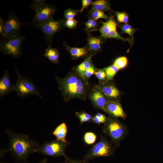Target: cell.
I'll return each mask as SVG.
<instances>
[{
  "label": "cell",
  "mask_w": 163,
  "mask_h": 163,
  "mask_svg": "<svg viewBox=\"0 0 163 163\" xmlns=\"http://www.w3.org/2000/svg\"><path fill=\"white\" fill-rule=\"evenodd\" d=\"M55 11L54 6L46 3L35 11V14L30 23L41 24L47 22L52 19Z\"/></svg>",
  "instance_id": "obj_9"
},
{
  "label": "cell",
  "mask_w": 163,
  "mask_h": 163,
  "mask_svg": "<svg viewBox=\"0 0 163 163\" xmlns=\"http://www.w3.org/2000/svg\"><path fill=\"white\" fill-rule=\"evenodd\" d=\"M25 37L20 35L3 39L0 43V50L5 55L18 58L22 54L21 44Z\"/></svg>",
  "instance_id": "obj_6"
},
{
  "label": "cell",
  "mask_w": 163,
  "mask_h": 163,
  "mask_svg": "<svg viewBox=\"0 0 163 163\" xmlns=\"http://www.w3.org/2000/svg\"><path fill=\"white\" fill-rule=\"evenodd\" d=\"M46 4V1L44 0H35L32 2L31 6L35 11Z\"/></svg>",
  "instance_id": "obj_33"
},
{
  "label": "cell",
  "mask_w": 163,
  "mask_h": 163,
  "mask_svg": "<svg viewBox=\"0 0 163 163\" xmlns=\"http://www.w3.org/2000/svg\"><path fill=\"white\" fill-rule=\"evenodd\" d=\"M63 45L73 59H76L85 56L88 53L85 46L82 48L72 47L69 46L65 42H63Z\"/></svg>",
  "instance_id": "obj_16"
},
{
  "label": "cell",
  "mask_w": 163,
  "mask_h": 163,
  "mask_svg": "<svg viewBox=\"0 0 163 163\" xmlns=\"http://www.w3.org/2000/svg\"><path fill=\"white\" fill-rule=\"evenodd\" d=\"M114 12L118 23H127L129 22L128 15L126 12L115 11Z\"/></svg>",
  "instance_id": "obj_27"
},
{
  "label": "cell",
  "mask_w": 163,
  "mask_h": 163,
  "mask_svg": "<svg viewBox=\"0 0 163 163\" xmlns=\"http://www.w3.org/2000/svg\"><path fill=\"white\" fill-rule=\"evenodd\" d=\"M89 12L90 18L95 20H97L99 18H104L108 20L110 18L109 16L106 15L103 11L96 10H90Z\"/></svg>",
  "instance_id": "obj_25"
},
{
  "label": "cell",
  "mask_w": 163,
  "mask_h": 163,
  "mask_svg": "<svg viewBox=\"0 0 163 163\" xmlns=\"http://www.w3.org/2000/svg\"><path fill=\"white\" fill-rule=\"evenodd\" d=\"M95 68L92 65L84 73V77L85 78H89L94 73Z\"/></svg>",
  "instance_id": "obj_36"
},
{
  "label": "cell",
  "mask_w": 163,
  "mask_h": 163,
  "mask_svg": "<svg viewBox=\"0 0 163 163\" xmlns=\"http://www.w3.org/2000/svg\"><path fill=\"white\" fill-rule=\"evenodd\" d=\"M21 23L16 16L10 13L5 21L3 32L2 36L3 39L19 35Z\"/></svg>",
  "instance_id": "obj_10"
},
{
  "label": "cell",
  "mask_w": 163,
  "mask_h": 163,
  "mask_svg": "<svg viewBox=\"0 0 163 163\" xmlns=\"http://www.w3.org/2000/svg\"><path fill=\"white\" fill-rule=\"evenodd\" d=\"M60 53L58 49L52 48L50 46L45 49L43 56L46 57L51 62L58 64Z\"/></svg>",
  "instance_id": "obj_19"
},
{
  "label": "cell",
  "mask_w": 163,
  "mask_h": 163,
  "mask_svg": "<svg viewBox=\"0 0 163 163\" xmlns=\"http://www.w3.org/2000/svg\"><path fill=\"white\" fill-rule=\"evenodd\" d=\"M59 88L66 102L75 98L83 97L86 91L85 79L78 74L71 73L64 78L56 77Z\"/></svg>",
  "instance_id": "obj_2"
},
{
  "label": "cell",
  "mask_w": 163,
  "mask_h": 163,
  "mask_svg": "<svg viewBox=\"0 0 163 163\" xmlns=\"http://www.w3.org/2000/svg\"><path fill=\"white\" fill-rule=\"evenodd\" d=\"M85 28L87 30L91 31L94 29L97 25L96 20L91 18H89L85 24Z\"/></svg>",
  "instance_id": "obj_31"
},
{
  "label": "cell",
  "mask_w": 163,
  "mask_h": 163,
  "mask_svg": "<svg viewBox=\"0 0 163 163\" xmlns=\"http://www.w3.org/2000/svg\"><path fill=\"white\" fill-rule=\"evenodd\" d=\"M47 159L46 158H44L41 161L37 163H47Z\"/></svg>",
  "instance_id": "obj_40"
},
{
  "label": "cell",
  "mask_w": 163,
  "mask_h": 163,
  "mask_svg": "<svg viewBox=\"0 0 163 163\" xmlns=\"http://www.w3.org/2000/svg\"><path fill=\"white\" fill-rule=\"evenodd\" d=\"M65 160L60 163H90L88 161L82 158L81 159H73L66 155L64 157Z\"/></svg>",
  "instance_id": "obj_32"
},
{
  "label": "cell",
  "mask_w": 163,
  "mask_h": 163,
  "mask_svg": "<svg viewBox=\"0 0 163 163\" xmlns=\"http://www.w3.org/2000/svg\"><path fill=\"white\" fill-rule=\"evenodd\" d=\"M14 91V85L10 80L9 72L6 70L0 80V97Z\"/></svg>",
  "instance_id": "obj_13"
},
{
  "label": "cell",
  "mask_w": 163,
  "mask_h": 163,
  "mask_svg": "<svg viewBox=\"0 0 163 163\" xmlns=\"http://www.w3.org/2000/svg\"><path fill=\"white\" fill-rule=\"evenodd\" d=\"M104 38L101 37H97L88 34L87 43L85 46L88 52L93 56L100 51L101 48Z\"/></svg>",
  "instance_id": "obj_12"
},
{
  "label": "cell",
  "mask_w": 163,
  "mask_h": 163,
  "mask_svg": "<svg viewBox=\"0 0 163 163\" xmlns=\"http://www.w3.org/2000/svg\"><path fill=\"white\" fill-rule=\"evenodd\" d=\"M102 26L99 29L101 37H102L105 38L107 35L111 31L116 30L117 24L112 18H110L106 22H102Z\"/></svg>",
  "instance_id": "obj_17"
},
{
  "label": "cell",
  "mask_w": 163,
  "mask_h": 163,
  "mask_svg": "<svg viewBox=\"0 0 163 163\" xmlns=\"http://www.w3.org/2000/svg\"><path fill=\"white\" fill-rule=\"evenodd\" d=\"M115 149L111 142L105 137L101 136L99 140L87 151L83 158L88 161L101 157L111 156Z\"/></svg>",
  "instance_id": "obj_4"
},
{
  "label": "cell",
  "mask_w": 163,
  "mask_h": 163,
  "mask_svg": "<svg viewBox=\"0 0 163 163\" xmlns=\"http://www.w3.org/2000/svg\"><path fill=\"white\" fill-rule=\"evenodd\" d=\"M77 23V21L73 19L67 20L64 22L63 25L69 29H73L76 28Z\"/></svg>",
  "instance_id": "obj_34"
},
{
  "label": "cell",
  "mask_w": 163,
  "mask_h": 163,
  "mask_svg": "<svg viewBox=\"0 0 163 163\" xmlns=\"http://www.w3.org/2000/svg\"><path fill=\"white\" fill-rule=\"evenodd\" d=\"M97 87L108 100H115L120 96L119 91L113 84L107 83Z\"/></svg>",
  "instance_id": "obj_15"
},
{
  "label": "cell",
  "mask_w": 163,
  "mask_h": 163,
  "mask_svg": "<svg viewBox=\"0 0 163 163\" xmlns=\"http://www.w3.org/2000/svg\"><path fill=\"white\" fill-rule=\"evenodd\" d=\"M5 131L9 140L7 150L11 153L13 159L16 163H29V156L37 152L40 146L39 143L26 135L8 129Z\"/></svg>",
  "instance_id": "obj_1"
},
{
  "label": "cell",
  "mask_w": 163,
  "mask_h": 163,
  "mask_svg": "<svg viewBox=\"0 0 163 163\" xmlns=\"http://www.w3.org/2000/svg\"><path fill=\"white\" fill-rule=\"evenodd\" d=\"M63 20H56L53 19L41 24H33L43 32L45 40L48 45L50 46L54 35L61 30L64 26Z\"/></svg>",
  "instance_id": "obj_8"
},
{
  "label": "cell",
  "mask_w": 163,
  "mask_h": 163,
  "mask_svg": "<svg viewBox=\"0 0 163 163\" xmlns=\"http://www.w3.org/2000/svg\"><path fill=\"white\" fill-rule=\"evenodd\" d=\"M67 132V127L66 123H62L58 126L53 132L52 134L58 140L66 142V137Z\"/></svg>",
  "instance_id": "obj_18"
},
{
  "label": "cell",
  "mask_w": 163,
  "mask_h": 163,
  "mask_svg": "<svg viewBox=\"0 0 163 163\" xmlns=\"http://www.w3.org/2000/svg\"><path fill=\"white\" fill-rule=\"evenodd\" d=\"M94 74L100 81H104L107 79L105 72L104 69H100L95 72Z\"/></svg>",
  "instance_id": "obj_35"
},
{
  "label": "cell",
  "mask_w": 163,
  "mask_h": 163,
  "mask_svg": "<svg viewBox=\"0 0 163 163\" xmlns=\"http://www.w3.org/2000/svg\"><path fill=\"white\" fill-rule=\"evenodd\" d=\"M5 21L2 20L1 18H0V34L1 35L3 34L5 24Z\"/></svg>",
  "instance_id": "obj_39"
},
{
  "label": "cell",
  "mask_w": 163,
  "mask_h": 163,
  "mask_svg": "<svg viewBox=\"0 0 163 163\" xmlns=\"http://www.w3.org/2000/svg\"><path fill=\"white\" fill-rule=\"evenodd\" d=\"M80 10L68 8L66 9L64 13V15L66 20L73 19Z\"/></svg>",
  "instance_id": "obj_30"
},
{
  "label": "cell",
  "mask_w": 163,
  "mask_h": 163,
  "mask_svg": "<svg viewBox=\"0 0 163 163\" xmlns=\"http://www.w3.org/2000/svg\"><path fill=\"white\" fill-rule=\"evenodd\" d=\"M90 96L94 107L102 110L108 100L97 87L93 89Z\"/></svg>",
  "instance_id": "obj_14"
},
{
  "label": "cell",
  "mask_w": 163,
  "mask_h": 163,
  "mask_svg": "<svg viewBox=\"0 0 163 163\" xmlns=\"http://www.w3.org/2000/svg\"><path fill=\"white\" fill-rule=\"evenodd\" d=\"M110 9V4L108 1L97 0L93 2L90 10H96L104 12L108 11Z\"/></svg>",
  "instance_id": "obj_20"
},
{
  "label": "cell",
  "mask_w": 163,
  "mask_h": 163,
  "mask_svg": "<svg viewBox=\"0 0 163 163\" xmlns=\"http://www.w3.org/2000/svg\"><path fill=\"white\" fill-rule=\"evenodd\" d=\"M103 131L109 137L115 146L118 147L127 134L128 130L126 126L117 118L111 116L107 118L104 123Z\"/></svg>",
  "instance_id": "obj_3"
},
{
  "label": "cell",
  "mask_w": 163,
  "mask_h": 163,
  "mask_svg": "<svg viewBox=\"0 0 163 163\" xmlns=\"http://www.w3.org/2000/svg\"><path fill=\"white\" fill-rule=\"evenodd\" d=\"M114 38L117 40H121L123 41H128L130 44V46H131L133 42V39L131 37L127 38H125L121 37L118 33L116 30L111 31L105 37V38Z\"/></svg>",
  "instance_id": "obj_24"
},
{
  "label": "cell",
  "mask_w": 163,
  "mask_h": 163,
  "mask_svg": "<svg viewBox=\"0 0 163 163\" xmlns=\"http://www.w3.org/2000/svg\"><path fill=\"white\" fill-rule=\"evenodd\" d=\"M118 27L121 30L120 34L123 33L128 34L133 40L134 34L136 30L133 27L128 23L121 24L119 25Z\"/></svg>",
  "instance_id": "obj_22"
},
{
  "label": "cell",
  "mask_w": 163,
  "mask_h": 163,
  "mask_svg": "<svg viewBox=\"0 0 163 163\" xmlns=\"http://www.w3.org/2000/svg\"><path fill=\"white\" fill-rule=\"evenodd\" d=\"M76 115L78 118L81 124L83 123L92 121V117L89 114L84 112H77Z\"/></svg>",
  "instance_id": "obj_26"
},
{
  "label": "cell",
  "mask_w": 163,
  "mask_h": 163,
  "mask_svg": "<svg viewBox=\"0 0 163 163\" xmlns=\"http://www.w3.org/2000/svg\"><path fill=\"white\" fill-rule=\"evenodd\" d=\"M127 59L124 56L119 57L114 61L113 65L119 69L124 68L127 65Z\"/></svg>",
  "instance_id": "obj_29"
},
{
  "label": "cell",
  "mask_w": 163,
  "mask_h": 163,
  "mask_svg": "<svg viewBox=\"0 0 163 163\" xmlns=\"http://www.w3.org/2000/svg\"><path fill=\"white\" fill-rule=\"evenodd\" d=\"M68 141L54 140L45 142L40 145L37 152L52 157L64 156L65 149L69 145Z\"/></svg>",
  "instance_id": "obj_7"
},
{
  "label": "cell",
  "mask_w": 163,
  "mask_h": 163,
  "mask_svg": "<svg viewBox=\"0 0 163 163\" xmlns=\"http://www.w3.org/2000/svg\"><path fill=\"white\" fill-rule=\"evenodd\" d=\"M82 7L80 10V13H81L86 8L90 5H92L93 2L91 0H82Z\"/></svg>",
  "instance_id": "obj_37"
},
{
  "label": "cell",
  "mask_w": 163,
  "mask_h": 163,
  "mask_svg": "<svg viewBox=\"0 0 163 163\" xmlns=\"http://www.w3.org/2000/svg\"><path fill=\"white\" fill-rule=\"evenodd\" d=\"M103 69L105 72L107 81L112 79L119 70L113 64L105 67Z\"/></svg>",
  "instance_id": "obj_23"
},
{
  "label": "cell",
  "mask_w": 163,
  "mask_h": 163,
  "mask_svg": "<svg viewBox=\"0 0 163 163\" xmlns=\"http://www.w3.org/2000/svg\"><path fill=\"white\" fill-rule=\"evenodd\" d=\"M15 71L17 79L14 85V91L21 97L35 95L40 98L43 97L36 85L29 79L20 74L16 68Z\"/></svg>",
  "instance_id": "obj_5"
},
{
  "label": "cell",
  "mask_w": 163,
  "mask_h": 163,
  "mask_svg": "<svg viewBox=\"0 0 163 163\" xmlns=\"http://www.w3.org/2000/svg\"><path fill=\"white\" fill-rule=\"evenodd\" d=\"M102 110L105 111L111 117H120L125 119L126 114L124 112L121 105L117 100H108Z\"/></svg>",
  "instance_id": "obj_11"
},
{
  "label": "cell",
  "mask_w": 163,
  "mask_h": 163,
  "mask_svg": "<svg viewBox=\"0 0 163 163\" xmlns=\"http://www.w3.org/2000/svg\"><path fill=\"white\" fill-rule=\"evenodd\" d=\"M96 138V136L94 133L88 132L85 134L84 136V140L86 144L91 145L95 142Z\"/></svg>",
  "instance_id": "obj_28"
},
{
  "label": "cell",
  "mask_w": 163,
  "mask_h": 163,
  "mask_svg": "<svg viewBox=\"0 0 163 163\" xmlns=\"http://www.w3.org/2000/svg\"><path fill=\"white\" fill-rule=\"evenodd\" d=\"M92 121L93 123L98 124L104 123V122L103 120L97 117L96 115L92 117Z\"/></svg>",
  "instance_id": "obj_38"
},
{
  "label": "cell",
  "mask_w": 163,
  "mask_h": 163,
  "mask_svg": "<svg viewBox=\"0 0 163 163\" xmlns=\"http://www.w3.org/2000/svg\"><path fill=\"white\" fill-rule=\"evenodd\" d=\"M92 56L90 55L87 57L82 63L79 65L76 68V70L77 73L84 79H85L84 77V72L92 65L91 57Z\"/></svg>",
  "instance_id": "obj_21"
}]
</instances>
